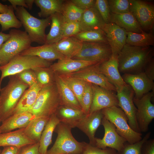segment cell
Returning <instances> with one entry per match:
<instances>
[{
  "mask_svg": "<svg viewBox=\"0 0 154 154\" xmlns=\"http://www.w3.org/2000/svg\"><path fill=\"white\" fill-rule=\"evenodd\" d=\"M153 56L154 50L151 46L140 47L125 44L117 55L119 71L123 74L143 72Z\"/></svg>",
  "mask_w": 154,
  "mask_h": 154,
  "instance_id": "6da1fadb",
  "label": "cell"
},
{
  "mask_svg": "<svg viewBox=\"0 0 154 154\" xmlns=\"http://www.w3.org/2000/svg\"><path fill=\"white\" fill-rule=\"evenodd\" d=\"M7 85L0 91V121L11 116L28 86L16 75L12 76Z\"/></svg>",
  "mask_w": 154,
  "mask_h": 154,
  "instance_id": "7a4b0ae2",
  "label": "cell"
},
{
  "mask_svg": "<svg viewBox=\"0 0 154 154\" xmlns=\"http://www.w3.org/2000/svg\"><path fill=\"white\" fill-rule=\"evenodd\" d=\"M72 129L63 123H58L54 130L57 137L47 154H82L88 143L77 141L72 133Z\"/></svg>",
  "mask_w": 154,
  "mask_h": 154,
  "instance_id": "3957f363",
  "label": "cell"
},
{
  "mask_svg": "<svg viewBox=\"0 0 154 154\" xmlns=\"http://www.w3.org/2000/svg\"><path fill=\"white\" fill-rule=\"evenodd\" d=\"M61 105L60 96L55 82L42 87L29 112L35 118L50 117Z\"/></svg>",
  "mask_w": 154,
  "mask_h": 154,
  "instance_id": "277c9868",
  "label": "cell"
},
{
  "mask_svg": "<svg viewBox=\"0 0 154 154\" xmlns=\"http://www.w3.org/2000/svg\"><path fill=\"white\" fill-rule=\"evenodd\" d=\"M15 11L16 16L21 22L32 42L44 44L46 35L45 30L51 22L50 17L38 19L32 16L24 7L20 6L17 7Z\"/></svg>",
  "mask_w": 154,
  "mask_h": 154,
  "instance_id": "5b68a950",
  "label": "cell"
},
{
  "mask_svg": "<svg viewBox=\"0 0 154 154\" xmlns=\"http://www.w3.org/2000/svg\"><path fill=\"white\" fill-rule=\"evenodd\" d=\"M9 34V37L0 49V66L6 64L29 48L32 42L25 31L12 29Z\"/></svg>",
  "mask_w": 154,
  "mask_h": 154,
  "instance_id": "8992f818",
  "label": "cell"
},
{
  "mask_svg": "<svg viewBox=\"0 0 154 154\" xmlns=\"http://www.w3.org/2000/svg\"><path fill=\"white\" fill-rule=\"evenodd\" d=\"M101 111L104 117L113 125L117 133L128 143H134L142 139L141 132L134 131L130 127L126 115L120 107L114 106Z\"/></svg>",
  "mask_w": 154,
  "mask_h": 154,
  "instance_id": "52a82bcc",
  "label": "cell"
},
{
  "mask_svg": "<svg viewBox=\"0 0 154 154\" xmlns=\"http://www.w3.org/2000/svg\"><path fill=\"white\" fill-rule=\"evenodd\" d=\"M51 62L34 56L21 55L16 56L5 65L0 66V91L3 79L9 76L15 75L23 71L38 67H49Z\"/></svg>",
  "mask_w": 154,
  "mask_h": 154,
  "instance_id": "ba28073f",
  "label": "cell"
},
{
  "mask_svg": "<svg viewBox=\"0 0 154 154\" xmlns=\"http://www.w3.org/2000/svg\"><path fill=\"white\" fill-rule=\"evenodd\" d=\"M119 107L126 115L130 127L134 131L141 132L136 119L137 109L133 101L134 93L131 87L127 84L116 89Z\"/></svg>",
  "mask_w": 154,
  "mask_h": 154,
  "instance_id": "9c48e42d",
  "label": "cell"
},
{
  "mask_svg": "<svg viewBox=\"0 0 154 154\" xmlns=\"http://www.w3.org/2000/svg\"><path fill=\"white\" fill-rule=\"evenodd\" d=\"M112 55L108 43L83 42L80 50L72 58L101 62L108 60Z\"/></svg>",
  "mask_w": 154,
  "mask_h": 154,
  "instance_id": "30bf717a",
  "label": "cell"
},
{
  "mask_svg": "<svg viewBox=\"0 0 154 154\" xmlns=\"http://www.w3.org/2000/svg\"><path fill=\"white\" fill-rule=\"evenodd\" d=\"M130 11L143 30L153 32L154 25V6L153 3L140 0H130Z\"/></svg>",
  "mask_w": 154,
  "mask_h": 154,
  "instance_id": "8fae6325",
  "label": "cell"
},
{
  "mask_svg": "<svg viewBox=\"0 0 154 154\" xmlns=\"http://www.w3.org/2000/svg\"><path fill=\"white\" fill-rule=\"evenodd\" d=\"M154 95V91H152L140 98L133 97V102L137 109L136 119L140 132L147 131L154 118V105L151 102Z\"/></svg>",
  "mask_w": 154,
  "mask_h": 154,
  "instance_id": "7c38bea8",
  "label": "cell"
},
{
  "mask_svg": "<svg viewBox=\"0 0 154 154\" xmlns=\"http://www.w3.org/2000/svg\"><path fill=\"white\" fill-rule=\"evenodd\" d=\"M101 124L104 129V137L102 139L95 137L94 146L102 149L111 148L119 152L126 140L118 134L113 125L104 117Z\"/></svg>",
  "mask_w": 154,
  "mask_h": 154,
  "instance_id": "4fadbf2b",
  "label": "cell"
},
{
  "mask_svg": "<svg viewBox=\"0 0 154 154\" xmlns=\"http://www.w3.org/2000/svg\"><path fill=\"white\" fill-rule=\"evenodd\" d=\"M97 64L66 75L82 80L105 89L116 92L115 86L99 71L97 67Z\"/></svg>",
  "mask_w": 154,
  "mask_h": 154,
  "instance_id": "5bb4252c",
  "label": "cell"
},
{
  "mask_svg": "<svg viewBox=\"0 0 154 154\" xmlns=\"http://www.w3.org/2000/svg\"><path fill=\"white\" fill-rule=\"evenodd\" d=\"M92 86L93 96L89 114L114 106L119 107L117 96L114 91L94 84Z\"/></svg>",
  "mask_w": 154,
  "mask_h": 154,
  "instance_id": "9a60e30c",
  "label": "cell"
},
{
  "mask_svg": "<svg viewBox=\"0 0 154 154\" xmlns=\"http://www.w3.org/2000/svg\"><path fill=\"white\" fill-rule=\"evenodd\" d=\"M124 82L129 85L134 93V97L139 99L154 91V83L144 72L135 74H124L121 76Z\"/></svg>",
  "mask_w": 154,
  "mask_h": 154,
  "instance_id": "2e32d148",
  "label": "cell"
},
{
  "mask_svg": "<svg viewBox=\"0 0 154 154\" xmlns=\"http://www.w3.org/2000/svg\"><path fill=\"white\" fill-rule=\"evenodd\" d=\"M112 54L118 55L126 44L127 31L115 23H105L103 29Z\"/></svg>",
  "mask_w": 154,
  "mask_h": 154,
  "instance_id": "e0dca14e",
  "label": "cell"
},
{
  "mask_svg": "<svg viewBox=\"0 0 154 154\" xmlns=\"http://www.w3.org/2000/svg\"><path fill=\"white\" fill-rule=\"evenodd\" d=\"M97 66L99 71L106 78L116 89L127 84L118 70L117 55L112 54L108 60L97 63Z\"/></svg>",
  "mask_w": 154,
  "mask_h": 154,
  "instance_id": "ac0fdd59",
  "label": "cell"
},
{
  "mask_svg": "<svg viewBox=\"0 0 154 154\" xmlns=\"http://www.w3.org/2000/svg\"><path fill=\"white\" fill-rule=\"evenodd\" d=\"M98 63L96 61L65 58L52 64L50 67L55 73L58 75H67Z\"/></svg>",
  "mask_w": 154,
  "mask_h": 154,
  "instance_id": "d6986e66",
  "label": "cell"
},
{
  "mask_svg": "<svg viewBox=\"0 0 154 154\" xmlns=\"http://www.w3.org/2000/svg\"><path fill=\"white\" fill-rule=\"evenodd\" d=\"M104 117L101 110L87 115L79 122L76 127L84 132L88 137L89 144L94 146L95 134L101 124Z\"/></svg>",
  "mask_w": 154,
  "mask_h": 154,
  "instance_id": "ffe728a7",
  "label": "cell"
},
{
  "mask_svg": "<svg viewBox=\"0 0 154 154\" xmlns=\"http://www.w3.org/2000/svg\"><path fill=\"white\" fill-rule=\"evenodd\" d=\"M19 54L36 56L50 62L66 58L57 50L55 43L31 46Z\"/></svg>",
  "mask_w": 154,
  "mask_h": 154,
  "instance_id": "44dd1931",
  "label": "cell"
},
{
  "mask_svg": "<svg viewBox=\"0 0 154 154\" xmlns=\"http://www.w3.org/2000/svg\"><path fill=\"white\" fill-rule=\"evenodd\" d=\"M35 118L29 112L13 114L2 122L0 126L1 133L11 131L17 129L24 128Z\"/></svg>",
  "mask_w": 154,
  "mask_h": 154,
  "instance_id": "7402d4cb",
  "label": "cell"
},
{
  "mask_svg": "<svg viewBox=\"0 0 154 154\" xmlns=\"http://www.w3.org/2000/svg\"><path fill=\"white\" fill-rule=\"evenodd\" d=\"M79 23L81 31L102 29L105 24L95 7L84 10Z\"/></svg>",
  "mask_w": 154,
  "mask_h": 154,
  "instance_id": "603a6c76",
  "label": "cell"
},
{
  "mask_svg": "<svg viewBox=\"0 0 154 154\" xmlns=\"http://www.w3.org/2000/svg\"><path fill=\"white\" fill-rule=\"evenodd\" d=\"M55 114L60 122L72 128L76 127L79 122L86 115L82 110L60 105Z\"/></svg>",
  "mask_w": 154,
  "mask_h": 154,
  "instance_id": "cb8c5ba5",
  "label": "cell"
},
{
  "mask_svg": "<svg viewBox=\"0 0 154 154\" xmlns=\"http://www.w3.org/2000/svg\"><path fill=\"white\" fill-rule=\"evenodd\" d=\"M37 142L25 135L24 128L0 133V147L12 146L23 147Z\"/></svg>",
  "mask_w": 154,
  "mask_h": 154,
  "instance_id": "d4e9b609",
  "label": "cell"
},
{
  "mask_svg": "<svg viewBox=\"0 0 154 154\" xmlns=\"http://www.w3.org/2000/svg\"><path fill=\"white\" fill-rule=\"evenodd\" d=\"M54 73V80L60 96L61 105L82 110L76 97L68 86L60 76Z\"/></svg>",
  "mask_w": 154,
  "mask_h": 154,
  "instance_id": "484cf974",
  "label": "cell"
},
{
  "mask_svg": "<svg viewBox=\"0 0 154 154\" xmlns=\"http://www.w3.org/2000/svg\"><path fill=\"white\" fill-rule=\"evenodd\" d=\"M110 15V22L115 23L127 32L141 33L143 31L130 11L120 14L111 13Z\"/></svg>",
  "mask_w": 154,
  "mask_h": 154,
  "instance_id": "4316f807",
  "label": "cell"
},
{
  "mask_svg": "<svg viewBox=\"0 0 154 154\" xmlns=\"http://www.w3.org/2000/svg\"><path fill=\"white\" fill-rule=\"evenodd\" d=\"M83 42L74 36L62 38L55 43L57 50L66 58H72L81 49Z\"/></svg>",
  "mask_w": 154,
  "mask_h": 154,
  "instance_id": "83f0119b",
  "label": "cell"
},
{
  "mask_svg": "<svg viewBox=\"0 0 154 154\" xmlns=\"http://www.w3.org/2000/svg\"><path fill=\"white\" fill-rule=\"evenodd\" d=\"M42 87L37 83L26 90L21 97L12 114L29 112L35 103Z\"/></svg>",
  "mask_w": 154,
  "mask_h": 154,
  "instance_id": "f1b7e54d",
  "label": "cell"
},
{
  "mask_svg": "<svg viewBox=\"0 0 154 154\" xmlns=\"http://www.w3.org/2000/svg\"><path fill=\"white\" fill-rule=\"evenodd\" d=\"M50 17L51 28L46 35L45 44L56 43L61 39L64 25L66 22L60 13H55Z\"/></svg>",
  "mask_w": 154,
  "mask_h": 154,
  "instance_id": "f546056e",
  "label": "cell"
},
{
  "mask_svg": "<svg viewBox=\"0 0 154 154\" xmlns=\"http://www.w3.org/2000/svg\"><path fill=\"white\" fill-rule=\"evenodd\" d=\"M60 122L55 114L50 117L42 132L39 142V151L40 154H47L48 147L52 143L53 132Z\"/></svg>",
  "mask_w": 154,
  "mask_h": 154,
  "instance_id": "4dcf8cb0",
  "label": "cell"
},
{
  "mask_svg": "<svg viewBox=\"0 0 154 154\" xmlns=\"http://www.w3.org/2000/svg\"><path fill=\"white\" fill-rule=\"evenodd\" d=\"M126 44L132 46L147 47L154 45V36L153 32L143 31L141 33L127 32Z\"/></svg>",
  "mask_w": 154,
  "mask_h": 154,
  "instance_id": "1f68e13d",
  "label": "cell"
},
{
  "mask_svg": "<svg viewBox=\"0 0 154 154\" xmlns=\"http://www.w3.org/2000/svg\"><path fill=\"white\" fill-rule=\"evenodd\" d=\"M49 118L46 117L35 118L24 128L25 134L30 139L39 142L42 132Z\"/></svg>",
  "mask_w": 154,
  "mask_h": 154,
  "instance_id": "d6a6232c",
  "label": "cell"
},
{
  "mask_svg": "<svg viewBox=\"0 0 154 154\" xmlns=\"http://www.w3.org/2000/svg\"><path fill=\"white\" fill-rule=\"evenodd\" d=\"M64 0H34L40 11L38 14L41 17L46 18L56 13H60Z\"/></svg>",
  "mask_w": 154,
  "mask_h": 154,
  "instance_id": "836d02e7",
  "label": "cell"
},
{
  "mask_svg": "<svg viewBox=\"0 0 154 154\" xmlns=\"http://www.w3.org/2000/svg\"><path fill=\"white\" fill-rule=\"evenodd\" d=\"M84 10L80 9L70 0H64L60 13L65 22H80Z\"/></svg>",
  "mask_w": 154,
  "mask_h": 154,
  "instance_id": "e575fe53",
  "label": "cell"
},
{
  "mask_svg": "<svg viewBox=\"0 0 154 154\" xmlns=\"http://www.w3.org/2000/svg\"><path fill=\"white\" fill-rule=\"evenodd\" d=\"M59 75L71 90L81 106L82 95L87 82L82 80L68 75Z\"/></svg>",
  "mask_w": 154,
  "mask_h": 154,
  "instance_id": "d590c367",
  "label": "cell"
},
{
  "mask_svg": "<svg viewBox=\"0 0 154 154\" xmlns=\"http://www.w3.org/2000/svg\"><path fill=\"white\" fill-rule=\"evenodd\" d=\"M14 9L11 5L9 6L8 11L4 13H0V24L2 32L10 28L19 29L22 25L17 19L14 12Z\"/></svg>",
  "mask_w": 154,
  "mask_h": 154,
  "instance_id": "8d00e7d4",
  "label": "cell"
},
{
  "mask_svg": "<svg viewBox=\"0 0 154 154\" xmlns=\"http://www.w3.org/2000/svg\"><path fill=\"white\" fill-rule=\"evenodd\" d=\"M73 36L82 42L108 43L103 29L81 31Z\"/></svg>",
  "mask_w": 154,
  "mask_h": 154,
  "instance_id": "74e56055",
  "label": "cell"
},
{
  "mask_svg": "<svg viewBox=\"0 0 154 154\" xmlns=\"http://www.w3.org/2000/svg\"><path fill=\"white\" fill-rule=\"evenodd\" d=\"M35 75L37 83L42 87L55 82L54 73L49 67H38L32 69Z\"/></svg>",
  "mask_w": 154,
  "mask_h": 154,
  "instance_id": "f35d334b",
  "label": "cell"
},
{
  "mask_svg": "<svg viewBox=\"0 0 154 154\" xmlns=\"http://www.w3.org/2000/svg\"><path fill=\"white\" fill-rule=\"evenodd\" d=\"M151 132H147L140 141L133 144L125 143L117 154H142V149L144 143L149 139Z\"/></svg>",
  "mask_w": 154,
  "mask_h": 154,
  "instance_id": "ab89813d",
  "label": "cell"
},
{
  "mask_svg": "<svg viewBox=\"0 0 154 154\" xmlns=\"http://www.w3.org/2000/svg\"><path fill=\"white\" fill-rule=\"evenodd\" d=\"M111 12L120 14L130 11V0H108Z\"/></svg>",
  "mask_w": 154,
  "mask_h": 154,
  "instance_id": "60d3db41",
  "label": "cell"
},
{
  "mask_svg": "<svg viewBox=\"0 0 154 154\" xmlns=\"http://www.w3.org/2000/svg\"><path fill=\"white\" fill-rule=\"evenodd\" d=\"M93 96L92 84L87 82L82 95L81 105L82 110L86 115L89 113Z\"/></svg>",
  "mask_w": 154,
  "mask_h": 154,
  "instance_id": "b9f144b4",
  "label": "cell"
},
{
  "mask_svg": "<svg viewBox=\"0 0 154 154\" xmlns=\"http://www.w3.org/2000/svg\"><path fill=\"white\" fill-rule=\"evenodd\" d=\"M96 8L105 23H110L111 11L108 0H96Z\"/></svg>",
  "mask_w": 154,
  "mask_h": 154,
  "instance_id": "7bdbcfd3",
  "label": "cell"
},
{
  "mask_svg": "<svg viewBox=\"0 0 154 154\" xmlns=\"http://www.w3.org/2000/svg\"><path fill=\"white\" fill-rule=\"evenodd\" d=\"M81 32L79 22H66L64 25L61 39L73 36Z\"/></svg>",
  "mask_w": 154,
  "mask_h": 154,
  "instance_id": "ee69618b",
  "label": "cell"
},
{
  "mask_svg": "<svg viewBox=\"0 0 154 154\" xmlns=\"http://www.w3.org/2000/svg\"><path fill=\"white\" fill-rule=\"evenodd\" d=\"M16 75L23 82L31 87L37 83L35 74L32 69L23 71Z\"/></svg>",
  "mask_w": 154,
  "mask_h": 154,
  "instance_id": "f6af8a7d",
  "label": "cell"
},
{
  "mask_svg": "<svg viewBox=\"0 0 154 154\" xmlns=\"http://www.w3.org/2000/svg\"><path fill=\"white\" fill-rule=\"evenodd\" d=\"M82 154H117V152L109 148L100 149L88 143Z\"/></svg>",
  "mask_w": 154,
  "mask_h": 154,
  "instance_id": "bcb514c9",
  "label": "cell"
},
{
  "mask_svg": "<svg viewBox=\"0 0 154 154\" xmlns=\"http://www.w3.org/2000/svg\"><path fill=\"white\" fill-rule=\"evenodd\" d=\"M80 9L86 10L94 7L96 0H70Z\"/></svg>",
  "mask_w": 154,
  "mask_h": 154,
  "instance_id": "7dc6e473",
  "label": "cell"
},
{
  "mask_svg": "<svg viewBox=\"0 0 154 154\" xmlns=\"http://www.w3.org/2000/svg\"><path fill=\"white\" fill-rule=\"evenodd\" d=\"M39 142L28 145L22 148L21 154H40Z\"/></svg>",
  "mask_w": 154,
  "mask_h": 154,
  "instance_id": "c3c4849f",
  "label": "cell"
},
{
  "mask_svg": "<svg viewBox=\"0 0 154 154\" xmlns=\"http://www.w3.org/2000/svg\"><path fill=\"white\" fill-rule=\"evenodd\" d=\"M144 72L149 79L154 80V59L152 58L145 66Z\"/></svg>",
  "mask_w": 154,
  "mask_h": 154,
  "instance_id": "681fc988",
  "label": "cell"
},
{
  "mask_svg": "<svg viewBox=\"0 0 154 154\" xmlns=\"http://www.w3.org/2000/svg\"><path fill=\"white\" fill-rule=\"evenodd\" d=\"M142 154H154V139L147 140L143 144L142 149Z\"/></svg>",
  "mask_w": 154,
  "mask_h": 154,
  "instance_id": "f907efd6",
  "label": "cell"
},
{
  "mask_svg": "<svg viewBox=\"0 0 154 154\" xmlns=\"http://www.w3.org/2000/svg\"><path fill=\"white\" fill-rule=\"evenodd\" d=\"M22 148L12 146L4 147L0 154H21Z\"/></svg>",
  "mask_w": 154,
  "mask_h": 154,
  "instance_id": "816d5d0a",
  "label": "cell"
},
{
  "mask_svg": "<svg viewBox=\"0 0 154 154\" xmlns=\"http://www.w3.org/2000/svg\"><path fill=\"white\" fill-rule=\"evenodd\" d=\"M8 1L11 4V6L15 10L17 8V6L25 7L28 9L25 0H8Z\"/></svg>",
  "mask_w": 154,
  "mask_h": 154,
  "instance_id": "f5cc1de1",
  "label": "cell"
},
{
  "mask_svg": "<svg viewBox=\"0 0 154 154\" xmlns=\"http://www.w3.org/2000/svg\"><path fill=\"white\" fill-rule=\"evenodd\" d=\"M10 37L9 34H5L2 31L0 32V49L3 44L6 42Z\"/></svg>",
  "mask_w": 154,
  "mask_h": 154,
  "instance_id": "db71d44e",
  "label": "cell"
},
{
  "mask_svg": "<svg viewBox=\"0 0 154 154\" xmlns=\"http://www.w3.org/2000/svg\"><path fill=\"white\" fill-rule=\"evenodd\" d=\"M9 6L4 5L0 2V13H7L8 11Z\"/></svg>",
  "mask_w": 154,
  "mask_h": 154,
  "instance_id": "11a10c76",
  "label": "cell"
},
{
  "mask_svg": "<svg viewBox=\"0 0 154 154\" xmlns=\"http://www.w3.org/2000/svg\"><path fill=\"white\" fill-rule=\"evenodd\" d=\"M25 3L28 7V9H31L33 4L34 3V0H25Z\"/></svg>",
  "mask_w": 154,
  "mask_h": 154,
  "instance_id": "9f6ffc18",
  "label": "cell"
},
{
  "mask_svg": "<svg viewBox=\"0 0 154 154\" xmlns=\"http://www.w3.org/2000/svg\"><path fill=\"white\" fill-rule=\"evenodd\" d=\"M1 151H2V150L0 149V154L1 153Z\"/></svg>",
  "mask_w": 154,
  "mask_h": 154,
  "instance_id": "6f0895ef",
  "label": "cell"
},
{
  "mask_svg": "<svg viewBox=\"0 0 154 154\" xmlns=\"http://www.w3.org/2000/svg\"><path fill=\"white\" fill-rule=\"evenodd\" d=\"M1 133V131H0V133Z\"/></svg>",
  "mask_w": 154,
  "mask_h": 154,
  "instance_id": "680465c9",
  "label": "cell"
},
{
  "mask_svg": "<svg viewBox=\"0 0 154 154\" xmlns=\"http://www.w3.org/2000/svg\"><path fill=\"white\" fill-rule=\"evenodd\" d=\"M1 122V121H0V123Z\"/></svg>",
  "mask_w": 154,
  "mask_h": 154,
  "instance_id": "91938a15",
  "label": "cell"
}]
</instances>
